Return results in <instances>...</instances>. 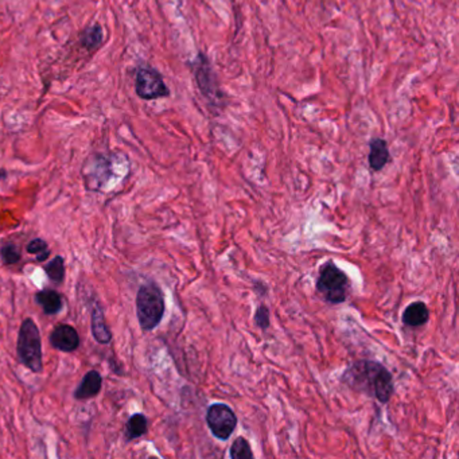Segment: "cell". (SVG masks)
<instances>
[{"label":"cell","mask_w":459,"mask_h":459,"mask_svg":"<svg viewBox=\"0 0 459 459\" xmlns=\"http://www.w3.org/2000/svg\"><path fill=\"white\" fill-rule=\"evenodd\" d=\"M342 381L357 392L367 393L380 403H388L393 395V379L383 364L376 361H357L345 370Z\"/></svg>","instance_id":"6da1fadb"},{"label":"cell","mask_w":459,"mask_h":459,"mask_svg":"<svg viewBox=\"0 0 459 459\" xmlns=\"http://www.w3.org/2000/svg\"><path fill=\"white\" fill-rule=\"evenodd\" d=\"M164 310L162 288L154 281L142 284L136 294V315L142 330L151 331L158 327L162 322Z\"/></svg>","instance_id":"7a4b0ae2"},{"label":"cell","mask_w":459,"mask_h":459,"mask_svg":"<svg viewBox=\"0 0 459 459\" xmlns=\"http://www.w3.org/2000/svg\"><path fill=\"white\" fill-rule=\"evenodd\" d=\"M16 353L19 362L34 373L44 370V355H42V340L37 324L31 319H23L16 343Z\"/></svg>","instance_id":"3957f363"},{"label":"cell","mask_w":459,"mask_h":459,"mask_svg":"<svg viewBox=\"0 0 459 459\" xmlns=\"http://www.w3.org/2000/svg\"><path fill=\"white\" fill-rule=\"evenodd\" d=\"M317 291L327 303L340 305L349 296L350 281L346 274L333 262H327L319 269V275L317 279Z\"/></svg>","instance_id":"277c9868"},{"label":"cell","mask_w":459,"mask_h":459,"mask_svg":"<svg viewBox=\"0 0 459 459\" xmlns=\"http://www.w3.org/2000/svg\"><path fill=\"white\" fill-rule=\"evenodd\" d=\"M207 423L217 439L228 441L236 429L237 416L231 407L217 403L207 408Z\"/></svg>","instance_id":"5b68a950"},{"label":"cell","mask_w":459,"mask_h":459,"mask_svg":"<svg viewBox=\"0 0 459 459\" xmlns=\"http://www.w3.org/2000/svg\"><path fill=\"white\" fill-rule=\"evenodd\" d=\"M136 94L143 100H157L170 94V90L163 81L162 75L154 69L140 68L135 80Z\"/></svg>","instance_id":"8992f818"},{"label":"cell","mask_w":459,"mask_h":459,"mask_svg":"<svg viewBox=\"0 0 459 459\" xmlns=\"http://www.w3.org/2000/svg\"><path fill=\"white\" fill-rule=\"evenodd\" d=\"M50 343L57 350L63 353H72L80 346V336L73 326L62 324L53 329L50 334Z\"/></svg>","instance_id":"52a82bcc"},{"label":"cell","mask_w":459,"mask_h":459,"mask_svg":"<svg viewBox=\"0 0 459 459\" xmlns=\"http://www.w3.org/2000/svg\"><path fill=\"white\" fill-rule=\"evenodd\" d=\"M103 377L97 370H89L82 381L74 391V399L87 400L96 398L102 392Z\"/></svg>","instance_id":"ba28073f"},{"label":"cell","mask_w":459,"mask_h":459,"mask_svg":"<svg viewBox=\"0 0 459 459\" xmlns=\"http://www.w3.org/2000/svg\"><path fill=\"white\" fill-rule=\"evenodd\" d=\"M90 327H92V336L99 343L108 345L112 341V331L109 326L106 325L103 309L97 303L93 306L90 312Z\"/></svg>","instance_id":"9c48e42d"},{"label":"cell","mask_w":459,"mask_h":459,"mask_svg":"<svg viewBox=\"0 0 459 459\" xmlns=\"http://www.w3.org/2000/svg\"><path fill=\"white\" fill-rule=\"evenodd\" d=\"M429 318V307L423 302H414L407 306L403 312V324L410 327H419L427 324Z\"/></svg>","instance_id":"30bf717a"},{"label":"cell","mask_w":459,"mask_h":459,"mask_svg":"<svg viewBox=\"0 0 459 459\" xmlns=\"http://www.w3.org/2000/svg\"><path fill=\"white\" fill-rule=\"evenodd\" d=\"M389 162V149L384 139L376 137L370 142L369 166L373 171H380Z\"/></svg>","instance_id":"8fae6325"},{"label":"cell","mask_w":459,"mask_h":459,"mask_svg":"<svg viewBox=\"0 0 459 459\" xmlns=\"http://www.w3.org/2000/svg\"><path fill=\"white\" fill-rule=\"evenodd\" d=\"M37 303L42 307L46 315H56L62 310L63 300L56 290H42L35 295Z\"/></svg>","instance_id":"7c38bea8"},{"label":"cell","mask_w":459,"mask_h":459,"mask_svg":"<svg viewBox=\"0 0 459 459\" xmlns=\"http://www.w3.org/2000/svg\"><path fill=\"white\" fill-rule=\"evenodd\" d=\"M147 417L143 414H135L127 420L126 424V439L133 441L137 439L147 432Z\"/></svg>","instance_id":"4fadbf2b"},{"label":"cell","mask_w":459,"mask_h":459,"mask_svg":"<svg viewBox=\"0 0 459 459\" xmlns=\"http://www.w3.org/2000/svg\"><path fill=\"white\" fill-rule=\"evenodd\" d=\"M104 31L100 25H93L85 30L81 35V44L88 50H96L103 44Z\"/></svg>","instance_id":"5bb4252c"},{"label":"cell","mask_w":459,"mask_h":459,"mask_svg":"<svg viewBox=\"0 0 459 459\" xmlns=\"http://www.w3.org/2000/svg\"><path fill=\"white\" fill-rule=\"evenodd\" d=\"M44 269L47 278L56 284H61L65 279V260L62 256H56L44 267Z\"/></svg>","instance_id":"9a60e30c"},{"label":"cell","mask_w":459,"mask_h":459,"mask_svg":"<svg viewBox=\"0 0 459 459\" xmlns=\"http://www.w3.org/2000/svg\"><path fill=\"white\" fill-rule=\"evenodd\" d=\"M0 259H1L3 264L14 266V264L20 262L22 252H20L18 245H15L14 243H6L0 248Z\"/></svg>","instance_id":"2e32d148"},{"label":"cell","mask_w":459,"mask_h":459,"mask_svg":"<svg viewBox=\"0 0 459 459\" xmlns=\"http://www.w3.org/2000/svg\"><path fill=\"white\" fill-rule=\"evenodd\" d=\"M26 251L29 252L30 255H35L38 263L44 262L49 257V255H50L49 245H47V243L44 240H42V238H34V240H31L29 244H27V247H26Z\"/></svg>","instance_id":"e0dca14e"},{"label":"cell","mask_w":459,"mask_h":459,"mask_svg":"<svg viewBox=\"0 0 459 459\" xmlns=\"http://www.w3.org/2000/svg\"><path fill=\"white\" fill-rule=\"evenodd\" d=\"M231 457L233 459L253 458L250 442L245 438L238 436L231 447Z\"/></svg>","instance_id":"ac0fdd59"},{"label":"cell","mask_w":459,"mask_h":459,"mask_svg":"<svg viewBox=\"0 0 459 459\" xmlns=\"http://www.w3.org/2000/svg\"><path fill=\"white\" fill-rule=\"evenodd\" d=\"M255 324L262 330H267L269 327V310L264 305H260L255 312Z\"/></svg>","instance_id":"d6986e66"},{"label":"cell","mask_w":459,"mask_h":459,"mask_svg":"<svg viewBox=\"0 0 459 459\" xmlns=\"http://www.w3.org/2000/svg\"><path fill=\"white\" fill-rule=\"evenodd\" d=\"M4 177V173L3 171H0V178Z\"/></svg>","instance_id":"ffe728a7"}]
</instances>
